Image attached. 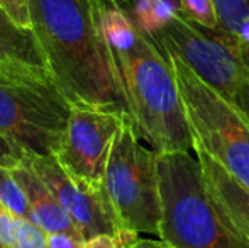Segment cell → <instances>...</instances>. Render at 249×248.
Instances as JSON below:
<instances>
[{
	"label": "cell",
	"instance_id": "7a4b0ae2",
	"mask_svg": "<svg viewBox=\"0 0 249 248\" xmlns=\"http://www.w3.org/2000/svg\"><path fill=\"white\" fill-rule=\"evenodd\" d=\"M138 133L156 153L190 152L192 131L166 55L141 33L134 48L115 55Z\"/></svg>",
	"mask_w": 249,
	"mask_h": 248
},
{
	"label": "cell",
	"instance_id": "5b68a950",
	"mask_svg": "<svg viewBox=\"0 0 249 248\" xmlns=\"http://www.w3.org/2000/svg\"><path fill=\"white\" fill-rule=\"evenodd\" d=\"M166 58L177 76L194 150L207 153L249 191V121L180 58Z\"/></svg>",
	"mask_w": 249,
	"mask_h": 248
},
{
	"label": "cell",
	"instance_id": "30bf717a",
	"mask_svg": "<svg viewBox=\"0 0 249 248\" xmlns=\"http://www.w3.org/2000/svg\"><path fill=\"white\" fill-rule=\"evenodd\" d=\"M202 165L203 180L219 211L231 226L249 243V191L231 177L207 153L194 150Z\"/></svg>",
	"mask_w": 249,
	"mask_h": 248
},
{
	"label": "cell",
	"instance_id": "d6986e66",
	"mask_svg": "<svg viewBox=\"0 0 249 248\" xmlns=\"http://www.w3.org/2000/svg\"><path fill=\"white\" fill-rule=\"evenodd\" d=\"M0 5L10 16V19L20 27L31 29L29 0H0Z\"/></svg>",
	"mask_w": 249,
	"mask_h": 248
},
{
	"label": "cell",
	"instance_id": "9a60e30c",
	"mask_svg": "<svg viewBox=\"0 0 249 248\" xmlns=\"http://www.w3.org/2000/svg\"><path fill=\"white\" fill-rule=\"evenodd\" d=\"M0 202L12 214L24 219H29V221H33L36 225L33 211H31L29 201H27L22 187L17 184L12 172L9 169H3V167H0Z\"/></svg>",
	"mask_w": 249,
	"mask_h": 248
},
{
	"label": "cell",
	"instance_id": "4fadbf2b",
	"mask_svg": "<svg viewBox=\"0 0 249 248\" xmlns=\"http://www.w3.org/2000/svg\"><path fill=\"white\" fill-rule=\"evenodd\" d=\"M97 9L102 31L114 57L132 50L141 31L131 19L122 0H97Z\"/></svg>",
	"mask_w": 249,
	"mask_h": 248
},
{
	"label": "cell",
	"instance_id": "e0dca14e",
	"mask_svg": "<svg viewBox=\"0 0 249 248\" xmlns=\"http://www.w3.org/2000/svg\"><path fill=\"white\" fill-rule=\"evenodd\" d=\"M139 238V233L124 229L119 235H100L89 240L85 248H129L136 240Z\"/></svg>",
	"mask_w": 249,
	"mask_h": 248
},
{
	"label": "cell",
	"instance_id": "ac0fdd59",
	"mask_svg": "<svg viewBox=\"0 0 249 248\" xmlns=\"http://www.w3.org/2000/svg\"><path fill=\"white\" fill-rule=\"evenodd\" d=\"M24 158H26V152L0 133V167L12 170L19 167Z\"/></svg>",
	"mask_w": 249,
	"mask_h": 248
},
{
	"label": "cell",
	"instance_id": "9c48e42d",
	"mask_svg": "<svg viewBox=\"0 0 249 248\" xmlns=\"http://www.w3.org/2000/svg\"><path fill=\"white\" fill-rule=\"evenodd\" d=\"M26 162L58 199L87 242L100 235L124 231L104 187H93L76 179L54 155L26 153Z\"/></svg>",
	"mask_w": 249,
	"mask_h": 248
},
{
	"label": "cell",
	"instance_id": "8fae6325",
	"mask_svg": "<svg viewBox=\"0 0 249 248\" xmlns=\"http://www.w3.org/2000/svg\"><path fill=\"white\" fill-rule=\"evenodd\" d=\"M10 172L16 177L17 184L22 187L24 194L29 201L34 221L39 228H43L48 235L50 233H70V235L82 236L68 212L63 209V206L46 187V184L39 179V175L31 169L26 158L19 167L12 169Z\"/></svg>",
	"mask_w": 249,
	"mask_h": 248
},
{
	"label": "cell",
	"instance_id": "7c38bea8",
	"mask_svg": "<svg viewBox=\"0 0 249 248\" xmlns=\"http://www.w3.org/2000/svg\"><path fill=\"white\" fill-rule=\"evenodd\" d=\"M0 65L27 66L50 73L46 58L33 29L17 26L2 9V5H0Z\"/></svg>",
	"mask_w": 249,
	"mask_h": 248
},
{
	"label": "cell",
	"instance_id": "44dd1931",
	"mask_svg": "<svg viewBox=\"0 0 249 248\" xmlns=\"http://www.w3.org/2000/svg\"><path fill=\"white\" fill-rule=\"evenodd\" d=\"M234 106H236L237 109L241 111V114L249 121V75L243 82V85L239 87V90H237L236 99H234Z\"/></svg>",
	"mask_w": 249,
	"mask_h": 248
},
{
	"label": "cell",
	"instance_id": "3957f363",
	"mask_svg": "<svg viewBox=\"0 0 249 248\" xmlns=\"http://www.w3.org/2000/svg\"><path fill=\"white\" fill-rule=\"evenodd\" d=\"M160 238L175 248H249L219 211L190 152L158 153Z\"/></svg>",
	"mask_w": 249,
	"mask_h": 248
},
{
	"label": "cell",
	"instance_id": "ba28073f",
	"mask_svg": "<svg viewBox=\"0 0 249 248\" xmlns=\"http://www.w3.org/2000/svg\"><path fill=\"white\" fill-rule=\"evenodd\" d=\"M127 117V113L112 107L71 104L65 138L54 156L76 179L104 187L112 145Z\"/></svg>",
	"mask_w": 249,
	"mask_h": 248
},
{
	"label": "cell",
	"instance_id": "2e32d148",
	"mask_svg": "<svg viewBox=\"0 0 249 248\" xmlns=\"http://www.w3.org/2000/svg\"><path fill=\"white\" fill-rule=\"evenodd\" d=\"M178 2H180V12L188 20L209 31L220 29L213 0H178Z\"/></svg>",
	"mask_w": 249,
	"mask_h": 248
},
{
	"label": "cell",
	"instance_id": "5bb4252c",
	"mask_svg": "<svg viewBox=\"0 0 249 248\" xmlns=\"http://www.w3.org/2000/svg\"><path fill=\"white\" fill-rule=\"evenodd\" d=\"M219 27L239 46L249 65V0H213Z\"/></svg>",
	"mask_w": 249,
	"mask_h": 248
},
{
	"label": "cell",
	"instance_id": "52a82bcc",
	"mask_svg": "<svg viewBox=\"0 0 249 248\" xmlns=\"http://www.w3.org/2000/svg\"><path fill=\"white\" fill-rule=\"evenodd\" d=\"M149 38L164 55L178 57L207 85L234 104L237 90L249 75V65L226 33L205 29L180 12Z\"/></svg>",
	"mask_w": 249,
	"mask_h": 248
},
{
	"label": "cell",
	"instance_id": "6da1fadb",
	"mask_svg": "<svg viewBox=\"0 0 249 248\" xmlns=\"http://www.w3.org/2000/svg\"><path fill=\"white\" fill-rule=\"evenodd\" d=\"M29 7L31 29L53 80L70 104L112 107L131 116L97 0H29Z\"/></svg>",
	"mask_w": 249,
	"mask_h": 248
},
{
	"label": "cell",
	"instance_id": "277c9868",
	"mask_svg": "<svg viewBox=\"0 0 249 248\" xmlns=\"http://www.w3.org/2000/svg\"><path fill=\"white\" fill-rule=\"evenodd\" d=\"M71 104L48 72L0 65V133L33 155L61 148Z\"/></svg>",
	"mask_w": 249,
	"mask_h": 248
},
{
	"label": "cell",
	"instance_id": "8992f818",
	"mask_svg": "<svg viewBox=\"0 0 249 248\" xmlns=\"http://www.w3.org/2000/svg\"><path fill=\"white\" fill-rule=\"evenodd\" d=\"M132 117L114 139L104 175V189L124 229L160 236L161 192L158 153L139 141Z\"/></svg>",
	"mask_w": 249,
	"mask_h": 248
},
{
	"label": "cell",
	"instance_id": "ffe728a7",
	"mask_svg": "<svg viewBox=\"0 0 249 248\" xmlns=\"http://www.w3.org/2000/svg\"><path fill=\"white\" fill-rule=\"evenodd\" d=\"M87 240L70 233H50L48 248H85Z\"/></svg>",
	"mask_w": 249,
	"mask_h": 248
},
{
	"label": "cell",
	"instance_id": "7402d4cb",
	"mask_svg": "<svg viewBox=\"0 0 249 248\" xmlns=\"http://www.w3.org/2000/svg\"><path fill=\"white\" fill-rule=\"evenodd\" d=\"M129 248H175L164 240H151V238H138Z\"/></svg>",
	"mask_w": 249,
	"mask_h": 248
}]
</instances>
